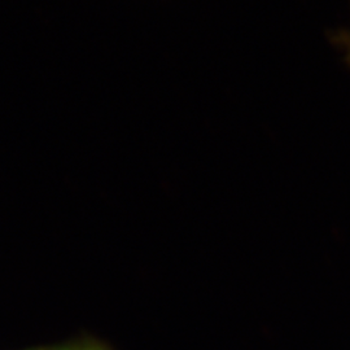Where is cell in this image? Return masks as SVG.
I'll return each mask as SVG.
<instances>
[{
	"label": "cell",
	"instance_id": "cell-1",
	"mask_svg": "<svg viewBox=\"0 0 350 350\" xmlns=\"http://www.w3.org/2000/svg\"><path fill=\"white\" fill-rule=\"evenodd\" d=\"M75 350H98L96 348H79V349Z\"/></svg>",
	"mask_w": 350,
	"mask_h": 350
},
{
	"label": "cell",
	"instance_id": "cell-2",
	"mask_svg": "<svg viewBox=\"0 0 350 350\" xmlns=\"http://www.w3.org/2000/svg\"><path fill=\"white\" fill-rule=\"evenodd\" d=\"M349 47H350V44H349Z\"/></svg>",
	"mask_w": 350,
	"mask_h": 350
}]
</instances>
